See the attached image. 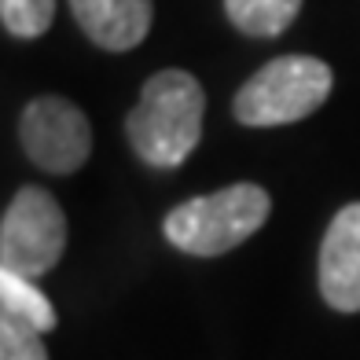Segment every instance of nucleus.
Instances as JSON below:
<instances>
[{
    "label": "nucleus",
    "instance_id": "4",
    "mask_svg": "<svg viewBox=\"0 0 360 360\" xmlns=\"http://www.w3.org/2000/svg\"><path fill=\"white\" fill-rule=\"evenodd\" d=\"M67 250V214L44 188H22L0 221V269L37 280Z\"/></svg>",
    "mask_w": 360,
    "mask_h": 360
},
{
    "label": "nucleus",
    "instance_id": "1",
    "mask_svg": "<svg viewBox=\"0 0 360 360\" xmlns=\"http://www.w3.org/2000/svg\"><path fill=\"white\" fill-rule=\"evenodd\" d=\"M206 92L188 70H158L143 81L140 103L125 118V136L151 169H176L202 136Z\"/></svg>",
    "mask_w": 360,
    "mask_h": 360
},
{
    "label": "nucleus",
    "instance_id": "10",
    "mask_svg": "<svg viewBox=\"0 0 360 360\" xmlns=\"http://www.w3.org/2000/svg\"><path fill=\"white\" fill-rule=\"evenodd\" d=\"M56 19V0H0V22L11 37L34 41Z\"/></svg>",
    "mask_w": 360,
    "mask_h": 360
},
{
    "label": "nucleus",
    "instance_id": "3",
    "mask_svg": "<svg viewBox=\"0 0 360 360\" xmlns=\"http://www.w3.org/2000/svg\"><path fill=\"white\" fill-rule=\"evenodd\" d=\"M335 74L316 56H280L265 63L247 85L236 92L232 114L239 125L272 129L316 114L331 96Z\"/></svg>",
    "mask_w": 360,
    "mask_h": 360
},
{
    "label": "nucleus",
    "instance_id": "11",
    "mask_svg": "<svg viewBox=\"0 0 360 360\" xmlns=\"http://www.w3.org/2000/svg\"><path fill=\"white\" fill-rule=\"evenodd\" d=\"M0 360H48L41 331L0 313Z\"/></svg>",
    "mask_w": 360,
    "mask_h": 360
},
{
    "label": "nucleus",
    "instance_id": "2",
    "mask_svg": "<svg viewBox=\"0 0 360 360\" xmlns=\"http://www.w3.org/2000/svg\"><path fill=\"white\" fill-rule=\"evenodd\" d=\"M272 214V199L257 184H228L173 206L162 221L169 247L191 257H221L243 247Z\"/></svg>",
    "mask_w": 360,
    "mask_h": 360
},
{
    "label": "nucleus",
    "instance_id": "9",
    "mask_svg": "<svg viewBox=\"0 0 360 360\" xmlns=\"http://www.w3.org/2000/svg\"><path fill=\"white\" fill-rule=\"evenodd\" d=\"M0 313L22 320L30 327H37L41 335L52 331V327L59 323L52 302H48V294L34 280L15 276V272H4V269H0Z\"/></svg>",
    "mask_w": 360,
    "mask_h": 360
},
{
    "label": "nucleus",
    "instance_id": "6",
    "mask_svg": "<svg viewBox=\"0 0 360 360\" xmlns=\"http://www.w3.org/2000/svg\"><path fill=\"white\" fill-rule=\"evenodd\" d=\"M320 294L335 313H360V202L342 206L320 243Z\"/></svg>",
    "mask_w": 360,
    "mask_h": 360
},
{
    "label": "nucleus",
    "instance_id": "8",
    "mask_svg": "<svg viewBox=\"0 0 360 360\" xmlns=\"http://www.w3.org/2000/svg\"><path fill=\"white\" fill-rule=\"evenodd\" d=\"M302 0H224V15L247 37H280L298 19Z\"/></svg>",
    "mask_w": 360,
    "mask_h": 360
},
{
    "label": "nucleus",
    "instance_id": "5",
    "mask_svg": "<svg viewBox=\"0 0 360 360\" xmlns=\"http://www.w3.org/2000/svg\"><path fill=\"white\" fill-rule=\"evenodd\" d=\"M19 143L26 158H34L44 173L67 176L77 173L92 155V125L70 100L41 96L22 110Z\"/></svg>",
    "mask_w": 360,
    "mask_h": 360
},
{
    "label": "nucleus",
    "instance_id": "7",
    "mask_svg": "<svg viewBox=\"0 0 360 360\" xmlns=\"http://www.w3.org/2000/svg\"><path fill=\"white\" fill-rule=\"evenodd\" d=\"M74 22L103 52H129L136 48L155 19L151 0H70Z\"/></svg>",
    "mask_w": 360,
    "mask_h": 360
}]
</instances>
